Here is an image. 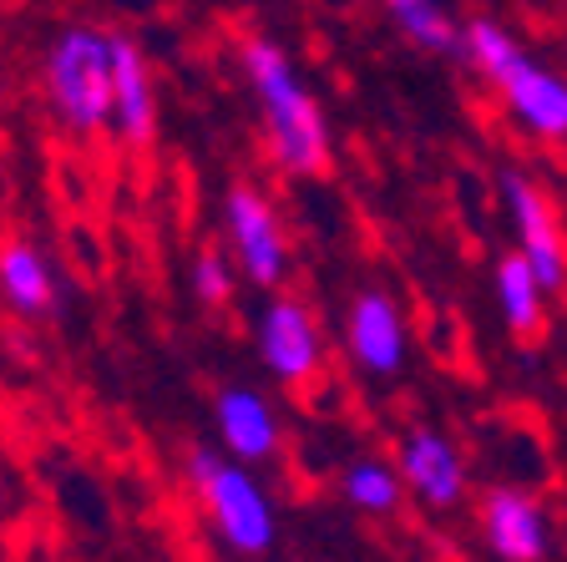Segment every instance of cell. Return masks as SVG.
Here are the masks:
<instances>
[{
	"mask_svg": "<svg viewBox=\"0 0 567 562\" xmlns=\"http://www.w3.org/2000/svg\"><path fill=\"white\" fill-rule=\"evenodd\" d=\"M248 86L259 96L264 112V137H269V157L289 177H324L330 173V122L305 76L295 71L289 51L269 35H254L244 47Z\"/></svg>",
	"mask_w": 567,
	"mask_h": 562,
	"instance_id": "6da1fadb",
	"label": "cell"
},
{
	"mask_svg": "<svg viewBox=\"0 0 567 562\" xmlns=\"http://www.w3.org/2000/svg\"><path fill=\"white\" fill-rule=\"evenodd\" d=\"M461 57L502 92L512 122L537 142H567V76L532 61L522 41L496 21H472L461 31Z\"/></svg>",
	"mask_w": 567,
	"mask_h": 562,
	"instance_id": "7a4b0ae2",
	"label": "cell"
},
{
	"mask_svg": "<svg viewBox=\"0 0 567 562\" xmlns=\"http://www.w3.org/2000/svg\"><path fill=\"white\" fill-rule=\"evenodd\" d=\"M112 102H117L112 31L71 21L47 47V106L56 112L66 137L92 142L112 132Z\"/></svg>",
	"mask_w": 567,
	"mask_h": 562,
	"instance_id": "3957f363",
	"label": "cell"
},
{
	"mask_svg": "<svg viewBox=\"0 0 567 562\" xmlns=\"http://www.w3.org/2000/svg\"><path fill=\"white\" fill-rule=\"evenodd\" d=\"M188 481L198 487V502L208 512L213 532L228 552H244V558H259L274 548L279 538V522H274V502L264 492L248 461H224L218 451L198 446L188 451Z\"/></svg>",
	"mask_w": 567,
	"mask_h": 562,
	"instance_id": "277c9868",
	"label": "cell"
},
{
	"mask_svg": "<svg viewBox=\"0 0 567 562\" xmlns=\"http://www.w3.org/2000/svg\"><path fill=\"white\" fill-rule=\"evenodd\" d=\"M224 228L238 254V274L254 289H279L289 274V238H284L279 208L254 183H234L224 193Z\"/></svg>",
	"mask_w": 567,
	"mask_h": 562,
	"instance_id": "5b68a950",
	"label": "cell"
},
{
	"mask_svg": "<svg viewBox=\"0 0 567 562\" xmlns=\"http://www.w3.org/2000/svg\"><path fill=\"white\" fill-rule=\"evenodd\" d=\"M259 360L279 386H309L324 370V335L305 299L295 294H274L259 315Z\"/></svg>",
	"mask_w": 567,
	"mask_h": 562,
	"instance_id": "8992f818",
	"label": "cell"
},
{
	"mask_svg": "<svg viewBox=\"0 0 567 562\" xmlns=\"http://www.w3.org/2000/svg\"><path fill=\"white\" fill-rule=\"evenodd\" d=\"M344 350L370 380H395L411 360V325L385 289H360L344 309Z\"/></svg>",
	"mask_w": 567,
	"mask_h": 562,
	"instance_id": "52a82bcc",
	"label": "cell"
},
{
	"mask_svg": "<svg viewBox=\"0 0 567 562\" xmlns=\"http://www.w3.org/2000/svg\"><path fill=\"white\" fill-rule=\"evenodd\" d=\"M502 203H507V218L517 228V248L532 258L537 279L547 284V294H563L567 289V244H563V228H557L553 203L543 198V187L512 167V173H502Z\"/></svg>",
	"mask_w": 567,
	"mask_h": 562,
	"instance_id": "ba28073f",
	"label": "cell"
},
{
	"mask_svg": "<svg viewBox=\"0 0 567 562\" xmlns=\"http://www.w3.org/2000/svg\"><path fill=\"white\" fill-rule=\"evenodd\" d=\"M395 457H401V477L421 507H431V512L461 507V497H466V461H461L451 436L431 431V426H411L401 436Z\"/></svg>",
	"mask_w": 567,
	"mask_h": 562,
	"instance_id": "9c48e42d",
	"label": "cell"
},
{
	"mask_svg": "<svg viewBox=\"0 0 567 562\" xmlns=\"http://www.w3.org/2000/svg\"><path fill=\"white\" fill-rule=\"evenodd\" d=\"M482 542L502 562H543L553 552V522L522 487H496L482 502Z\"/></svg>",
	"mask_w": 567,
	"mask_h": 562,
	"instance_id": "30bf717a",
	"label": "cell"
},
{
	"mask_svg": "<svg viewBox=\"0 0 567 562\" xmlns=\"http://www.w3.org/2000/svg\"><path fill=\"white\" fill-rule=\"evenodd\" d=\"M213 421H218V436H224V451L234 461H274L284 446V426L279 410L269 406V396L254 386H224L218 400H213Z\"/></svg>",
	"mask_w": 567,
	"mask_h": 562,
	"instance_id": "8fae6325",
	"label": "cell"
},
{
	"mask_svg": "<svg viewBox=\"0 0 567 562\" xmlns=\"http://www.w3.org/2000/svg\"><path fill=\"white\" fill-rule=\"evenodd\" d=\"M112 76H117V102H112V137L122 147H153L157 142V92H153V67L142 57L132 35L112 31Z\"/></svg>",
	"mask_w": 567,
	"mask_h": 562,
	"instance_id": "7c38bea8",
	"label": "cell"
},
{
	"mask_svg": "<svg viewBox=\"0 0 567 562\" xmlns=\"http://www.w3.org/2000/svg\"><path fill=\"white\" fill-rule=\"evenodd\" d=\"M0 299L21 319H47L61 305V274L51 254L31 238H6L0 244Z\"/></svg>",
	"mask_w": 567,
	"mask_h": 562,
	"instance_id": "4fadbf2b",
	"label": "cell"
},
{
	"mask_svg": "<svg viewBox=\"0 0 567 562\" xmlns=\"http://www.w3.org/2000/svg\"><path fill=\"white\" fill-rule=\"evenodd\" d=\"M492 289H496V309H502L512 335L517 340H537L547 325V284L537 279V269H532V258L522 248L507 258H496Z\"/></svg>",
	"mask_w": 567,
	"mask_h": 562,
	"instance_id": "5bb4252c",
	"label": "cell"
},
{
	"mask_svg": "<svg viewBox=\"0 0 567 562\" xmlns=\"http://www.w3.org/2000/svg\"><path fill=\"white\" fill-rule=\"evenodd\" d=\"M385 16L425 57H461V31L466 25H456L446 0H385Z\"/></svg>",
	"mask_w": 567,
	"mask_h": 562,
	"instance_id": "9a60e30c",
	"label": "cell"
},
{
	"mask_svg": "<svg viewBox=\"0 0 567 562\" xmlns=\"http://www.w3.org/2000/svg\"><path fill=\"white\" fill-rule=\"evenodd\" d=\"M340 492L360 517H390V512H401L411 487H405L401 467H390L380 457H354L340 477Z\"/></svg>",
	"mask_w": 567,
	"mask_h": 562,
	"instance_id": "2e32d148",
	"label": "cell"
},
{
	"mask_svg": "<svg viewBox=\"0 0 567 562\" xmlns=\"http://www.w3.org/2000/svg\"><path fill=\"white\" fill-rule=\"evenodd\" d=\"M188 284H193V294H198V305L224 309L228 299H234V264H228L218 248H203V254L193 258Z\"/></svg>",
	"mask_w": 567,
	"mask_h": 562,
	"instance_id": "e0dca14e",
	"label": "cell"
}]
</instances>
